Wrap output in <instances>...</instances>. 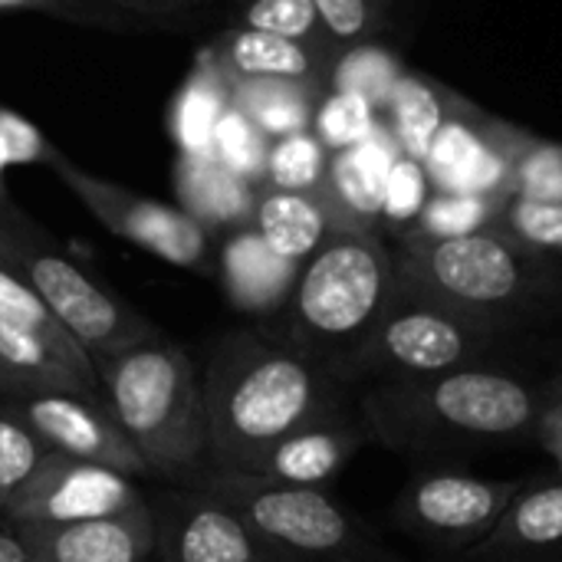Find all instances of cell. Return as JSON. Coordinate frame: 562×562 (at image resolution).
<instances>
[{
  "label": "cell",
  "mask_w": 562,
  "mask_h": 562,
  "mask_svg": "<svg viewBox=\"0 0 562 562\" xmlns=\"http://www.w3.org/2000/svg\"><path fill=\"white\" fill-rule=\"evenodd\" d=\"M392 3L395 0H313L323 30L339 49L375 40L389 26Z\"/></svg>",
  "instance_id": "36"
},
{
  "label": "cell",
  "mask_w": 562,
  "mask_h": 562,
  "mask_svg": "<svg viewBox=\"0 0 562 562\" xmlns=\"http://www.w3.org/2000/svg\"><path fill=\"white\" fill-rule=\"evenodd\" d=\"M402 72H405L402 59L389 46L369 40V43L346 46L336 56L333 72H329V89L356 92L382 112V105H385L389 92L395 89V82L402 79Z\"/></svg>",
  "instance_id": "26"
},
{
  "label": "cell",
  "mask_w": 562,
  "mask_h": 562,
  "mask_svg": "<svg viewBox=\"0 0 562 562\" xmlns=\"http://www.w3.org/2000/svg\"><path fill=\"white\" fill-rule=\"evenodd\" d=\"M510 194L530 201H562V145L524 132V142L514 158Z\"/></svg>",
  "instance_id": "35"
},
{
  "label": "cell",
  "mask_w": 562,
  "mask_h": 562,
  "mask_svg": "<svg viewBox=\"0 0 562 562\" xmlns=\"http://www.w3.org/2000/svg\"><path fill=\"white\" fill-rule=\"evenodd\" d=\"M398 283L510 333L560 290L562 277L550 257L527 250L497 227H484L448 240H405Z\"/></svg>",
  "instance_id": "5"
},
{
  "label": "cell",
  "mask_w": 562,
  "mask_h": 562,
  "mask_svg": "<svg viewBox=\"0 0 562 562\" xmlns=\"http://www.w3.org/2000/svg\"><path fill=\"white\" fill-rule=\"evenodd\" d=\"M231 105V82L211 49H204L171 105V135L181 155L211 151L214 128Z\"/></svg>",
  "instance_id": "24"
},
{
  "label": "cell",
  "mask_w": 562,
  "mask_h": 562,
  "mask_svg": "<svg viewBox=\"0 0 562 562\" xmlns=\"http://www.w3.org/2000/svg\"><path fill=\"white\" fill-rule=\"evenodd\" d=\"M382 112L366 102L356 92H342V89H326L316 102V115H313V135L323 142V148L329 155L346 151L362 145L366 138H372L375 132H382Z\"/></svg>",
  "instance_id": "27"
},
{
  "label": "cell",
  "mask_w": 562,
  "mask_h": 562,
  "mask_svg": "<svg viewBox=\"0 0 562 562\" xmlns=\"http://www.w3.org/2000/svg\"><path fill=\"white\" fill-rule=\"evenodd\" d=\"M211 151L237 178H244L254 188H263L270 138L237 105H227V112L221 115V122L214 128V138H211Z\"/></svg>",
  "instance_id": "31"
},
{
  "label": "cell",
  "mask_w": 562,
  "mask_h": 562,
  "mask_svg": "<svg viewBox=\"0 0 562 562\" xmlns=\"http://www.w3.org/2000/svg\"><path fill=\"white\" fill-rule=\"evenodd\" d=\"M115 7H128V10H142V13H165V10H175V7H184L188 0H112Z\"/></svg>",
  "instance_id": "41"
},
{
  "label": "cell",
  "mask_w": 562,
  "mask_h": 562,
  "mask_svg": "<svg viewBox=\"0 0 562 562\" xmlns=\"http://www.w3.org/2000/svg\"><path fill=\"white\" fill-rule=\"evenodd\" d=\"M49 168L109 234L135 244L138 250H145L165 263L198 270V273L214 270L211 234L181 207H171L165 201L128 191L115 181L95 178L86 168L63 158L59 151L49 161Z\"/></svg>",
  "instance_id": "9"
},
{
  "label": "cell",
  "mask_w": 562,
  "mask_h": 562,
  "mask_svg": "<svg viewBox=\"0 0 562 562\" xmlns=\"http://www.w3.org/2000/svg\"><path fill=\"white\" fill-rule=\"evenodd\" d=\"M240 26L277 33L286 40H300V43H310L316 49L342 53L329 40V33L323 30L313 0H247L240 10Z\"/></svg>",
  "instance_id": "33"
},
{
  "label": "cell",
  "mask_w": 562,
  "mask_h": 562,
  "mask_svg": "<svg viewBox=\"0 0 562 562\" xmlns=\"http://www.w3.org/2000/svg\"><path fill=\"white\" fill-rule=\"evenodd\" d=\"M501 329L461 316L398 283L389 310L342 369V382H412L454 369L497 366Z\"/></svg>",
  "instance_id": "7"
},
{
  "label": "cell",
  "mask_w": 562,
  "mask_h": 562,
  "mask_svg": "<svg viewBox=\"0 0 562 562\" xmlns=\"http://www.w3.org/2000/svg\"><path fill=\"white\" fill-rule=\"evenodd\" d=\"M234 507L260 540L293 562H402L323 487L277 484L257 474L204 471L191 481Z\"/></svg>",
  "instance_id": "6"
},
{
  "label": "cell",
  "mask_w": 562,
  "mask_h": 562,
  "mask_svg": "<svg viewBox=\"0 0 562 562\" xmlns=\"http://www.w3.org/2000/svg\"><path fill=\"white\" fill-rule=\"evenodd\" d=\"M326 89L286 79H240L231 82V105H237L270 142L310 132L316 102Z\"/></svg>",
  "instance_id": "25"
},
{
  "label": "cell",
  "mask_w": 562,
  "mask_h": 562,
  "mask_svg": "<svg viewBox=\"0 0 562 562\" xmlns=\"http://www.w3.org/2000/svg\"><path fill=\"white\" fill-rule=\"evenodd\" d=\"M520 142L524 128L507 125L458 95L425 155V168L435 191L504 201L510 198L514 158Z\"/></svg>",
  "instance_id": "12"
},
{
  "label": "cell",
  "mask_w": 562,
  "mask_h": 562,
  "mask_svg": "<svg viewBox=\"0 0 562 562\" xmlns=\"http://www.w3.org/2000/svg\"><path fill=\"white\" fill-rule=\"evenodd\" d=\"M99 395L148 474L194 481L207 458V412L191 356L161 333L95 366Z\"/></svg>",
  "instance_id": "3"
},
{
  "label": "cell",
  "mask_w": 562,
  "mask_h": 562,
  "mask_svg": "<svg viewBox=\"0 0 562 562\" xmlns=\"http://www.w3.org/2000/svg\"><path fill=\"white\" fill-rule=\"evenodd\" d=\"M553 408L540 382L501 366L372 385L362 402L366 428L405 454L510 445L540 435Z\"/></svg>",
  "instance_id": "2"
},
{
  "label": "cell",
  "mask_w": 562,
  "mask_h": 562,
  "mask_svg": "<svg viewBox=\"0 0 562 562\" xmlns=\"http://www.w3.org/2000/svg\"><path fill=\"white\" fill-rule=\"evenodd\" d=\"M3 267L16 270L40 293L46 310L69 333V339L92 359V366L158 333L135 306H128L109 286L95 283L63 254L33 237L23 217L13 224Z\"/></svg>",
  "instance_id": "8"
},
{
  "label": "cell",
  "mask_w": 562,
  "mask_h": 562,
  "mask_svg": "<svg viewBox=\"0 0 562 562\" xmlns=\"http://www.w3.org/2000/svg\"><path fill=\"white\" fill-rule=\"evenodd\" d=\"M175 191L181 211L191 214L207 234L211 231H240L250 227L260 188L237 178L214 151L181 155L175 165Z\"/></svg>",
  "instance_id": "21"
},
{
  "label": "cell",
  "mask_w": 562,
  "mask_h": 562,
  "mask_svg": "<svg viewBox=\"0 0 562 562\" xmlns=\"http://www.w3.org/2000/svg\"><path fill=\"white\" fill-rule=\"evenodd\" d=\"M56 158V148L40 135V128L33 122H26L23 115L10 112L0 105V214L3 217H16L7 184H3V171L10 165H46Z\"/></svg>",
  "instance_id": "37"
},
{
  "label": "cell",
  "mask_w": 562,
  "mask_h": 562,
  "mask_svg": "<svg viewBox=\"0 0 562 562\" xmlns=\"http://www.w3.org/2000/svg\"><path fill=\"white\" fill-rule=\"evenodd\" d=\"M30 560V550L26 543L20 540V533L13 530V524L0 527V562H26Z\"/></svg>",
  "instance_id": "40"
},
{
  "label": "cell",
  "mask_w": 562,
  "mask_h": 562,
  "mask_svg": "<svg viewBox=\"0 0 562 562\" xmlns=\"http://www.w3.org/2000/svg\"><path fill=\"white\" fill-rule=\"evenodd\" d=\"M3 402L43 441L49 454L105 464L128 477L148 474L145 461L125 441L102 398L79 392H13L3 395Z\"/></svg>",
  "instance_id": "14"
},
{
  "label": "cell",
  "mask_w": 562,
  "mask_h": 562,
  "mask_svg": "<svg viewBox=\"0 0 562 562\" xmlns=\"http://www.w3.org/2000/svg\"><path fill=\"white\" fill-rule=\"evenodd\" d=\"M155 562H293L224 501L201 487L168 491L151 507Z\"/></svg>",
  "instance_id": "13"
},
{
  "label": "cell",
  "mask_w": 562,
  "mask_h": 562,
  "mask_svg": "<svg viewBox=\"0 0 562 562\" xmlns=\"http://www.w3.org/2000/svg\"><path fill=\"white\" fill-rule=\"evenodd\" d=\"M494 227L533 254L562 257V201H530L510 194L501 201Z\"/></svg>",
  "instance_id": "32"
},
{
  "label": "cell",
  "mask_w": 562,
  "mask_h": 562,
  "mask_svg": "<svg viewBox=\"0 0 562 562\" xmlns=\"http://www.w3.org/2000/svg\"><path fill=\"white\" fill-rule=\"evenodd\" d=\"M26 562H43V560H36V557H30V560H26Z\"/></svg>",
  "instance_id": "44"
},
{
  "label": "cell",
  "mask_w": 562,
  "mask_h": 562,
  "mask_svg": "<svg viewBox=\"0 0 562 562\" xmlns=\"http://www.w3.org/2000/svg\"><path fill=\"white\" fill-rule=\"evenodd\" d=\"M501 211V198H481V194H448L435 191L425 214L412 227L405 240H448L464 237L484 227H494ZM402 240V244H405Z\"/></svg>",
  "instance_id": "28"
},
{
  "label": "cell",
  "mask_w": 562,
  "mask_h": 562,
  "mask_svg": "<svg viewBox=\"0 0 562 562\" xmlns=\"http://www.w3.org/2000/svg\"><path fill=\"white\" fill-rule=\"evenodd\" d=\"M0 10H40V13H56L66 20L79 23H119L125 16L122 7L112 0H0Z\"/></svg>",
  "instance_id": "39"
},
{
  "label": "cell",
  "mask_w": 562,
  "mask_h": 562,
  "mask_svg": "<svg viewBox=\"0 0 562 562\" xmlns=\"http://www.w3.org/2000/svg\"><path fill=\"white\" fill-rule=\"evenodd\" d=\"M454 92L428 76L418 72H402V79L395 82V89L389 92L385 105H382V125L392 135L395 148L408 158L425 161L435 135L441 132L451 105H454Z\"/></svg>",
  "instance_id": "23"
},
{
  "label": "cell",
  "mask_w": 562,
  "mask_h": 562,
  "mask_svg": "<svg viewBox=\"0 0 562 562\" xmlns=\"http://www.w3.org/2000/svg\"><path fill=\"white\" fill-rule=\"evenodd\" d=\"M20 221V214L16 217H3L0 214V263H7V250H10V237H13V224Z\"/></svg>",
  "instance_id": "42"
},
{
  "label": "cell",
  "mask_w": 562,
  "mask_h": 562,
  "mask_svg": "<svg viewBox=\"0 0 562 562\" xmlns=\"http://www.w3.org/2000/svg\"><path fill=\"white\" fill-rule=\"evenodd\" d=\"M217 66L224 69L227 82L240 79H286V82H310L329 89V72L339 53L316 49L300 40H286L277 33L234 26L214 46H207Z\"/></svg>",
  "instance_id": "18"
},
{
  "label": "cell",
  "mask_w": 562,
  "mask_h": 562,
  "mask_svg": "<svg viewBox=\"0 0 562 562\" xmlns=\"http://www.w3.org/2000/svg\"><path fill=\"white\" fill-rule=\"evenodd\" d=\"M303 263L273 254L254 227L231 231L221 247V283L227 300L254 316H270L286 306Z\"/></svg>",
  "instance_id": "20"
},
{
  "label": "cell",
  "mask_w": 562,
  "mask_h": 562,
  "mask_svg": "<svg viewBox=\"0 0 562 562\" xmlns=\"http://www.w3.org/2000/svg\"><path fill=\"white\" fill-rule=\"evenodd\" d=\"M250 227L263 237V244L273 254L293 263H306L336 231L333 214L319 191L277 188H260Z\"/></svg>",
  "instance_id": "22"
},
{
  "label": "cell",
  "mask_w": 562,
  "mask_h": 562,
  "mask_svg": "<svg viewBox=\"0 0 562 562\" xmlns=\"http://www.w3.org/2000/svg\"><path fill=\"white\" fill-rule=\"evenodd\" d=\"M557 562H562V560H557Z\"/></svg>",
  "instance_id": "45"
},
{
  "label": "cell",
  "mask_w": 562,
  "mask_h": 562,
  "mask_svg": "<svg viewBox=\"0 0 562 562\" xmlns=\"http://www.w3.org/2000/svg\"><path fill=\"white\" fill-rule=\"evenodd\" d=\"M520 487V481L428 471L402 491L395 504V524L418 540L461 557L497 527Z\"/></svg>",
  "instance_id": "10"
},
{
  "label": "cell",
  "mask_w": 562,
  "mask_h": 562,
  "mask_svg": "<svg viewBox=\"0 0 562 562\" xmlns=\"http://www.w3.org/2000/svg\"><path fill=\"white\" fill-rule=\"evenodd\" d=\"M461 562H557L562 560V477L520 487L497 527Z\"/></svg>",
  "instance_id": "16"
},
{
  "label": "cell",
  "mask_w": 562,
  "mask_h": 562,
  "mask_svg": "<svg viewBox=\"0 0 562 562\" xmlns=\"http://www.w3.org/2000/svg\"><path fill=\"white\" fill-rule=\"evenodd\" d=\"M201 395L211 468L234 474H254L277 441L342 408V382L329 369L250 329L214 346Z\"/></svg>",
  "instance_id": "1"
},
{
  "label": "cell",
  "mask_w": 562,
  "mask_h": 562,
  "mask_svg": "<svg viewBox=\"0 0 562 562\" xmlns=\"http://www.w3.org/2000/svg\"><path fill=\"white\" fill-rule=\"evenodd\" d=\"M329 151L313 132H296L270 142L263 188L277 191H319L326 181Z\"/></svg>",
  "instance_id": "29"
},
{
  "label": "cell",
  "mask_w": 562,
  "mask_h": 562,
  "mask_svg": "<svg viewBox=\"0 0 562 562\" xmlns=\"http://www.w3.org/2000/svg\"><path fill=\"white\" fill-rule=\"evenodd\" d=\"M359 445L362 428H356L339 408L277 441L254 474L293 487H326L352 461Z\"/></svg>",
  "instance_id": "19"
},
{
  "label": "cell",
  "mask_w": 562,
  "mask_h": 562,
  "mask_svg": "<svg viewBox=\"0 0 562 562\" xmlns=\"http://www.w3.org/2000/svg\"><path fill=\"white\" fill-rule=\"evenodd\" d=\"M0 395H10V379H7L3 366H0Z\"/></svg>",
  "instance_id": "43"
},
{
  "label": "cell",
  "mask_w": 562,
  "mask_h": 562,
  "mask_svg": "<svg viewBox=\"0 0 562 562\" xmlns=\"http://www.w3.org/2000/svg\"><path fill=\"white\" fill-rule=\"evenodd\" d=\"M0 313L13 316L16 323L30 326V329H36V333H43L49 342H56V346L66 349V352H82V349L69 339V333L56 323V316L46 310V303L40 300V293H36L16 270H10V267H3V263H0ZM82 356H86V352H82Z\"/></svg>",
  "instance_id": "38"
},
{
  "label": "cell",
  "mask_w": 562,
  "mask_h": 562,
  "mask_svg": "<svg viewBox=\"0 0 562 562\" xmlns=\"http://www.w3.org/2000/svg\"><path fill=\"white\" fill-rule=\"evenodd\" d=\"M142 507H148V501L135 477L105 464L49 454L0 507V517L7 524H79L122 517Z\"/></svg>",
  "instance_id": "11"
},
{
  "label": "cell",
  "mask_w": 562,
  "mask_h": 562,
  "mask_svg": "<svg viewBox=\"0 0 562 562\" xmlns=\"http://www.w3.org/2000/svg\"><path fill=\"white\" fill-rule=\"evenodd\" d=\"M435 194V184L428 178L425 161L408 158V155H395L389 178H385V198H382V224L379 231H392L398 234V240H405L412 234V227L418 224V217L425 214L428 201Z\"/></svg>",
  "instance_id": "30"
},
{
  "label": "cell",
  "mask_w": 562,
  "mask_h": 562,
  "mask_svg": "<svg viewBox=\"0 0 562 562\" xmlns=\"http://www.w3.org/2000/svg\"><path fill=\"white\" fill-rule=\"evenodd\" d=\"M30 557L43 562H155L151 504L122 517L79 524H13Z\"/></svg>",
  "instance_id": "15"
},
{
  "label": "cell",
  "mask_w": 562,
  "mask_h": 562,
  "mask_svg": "<svg viewBox=\"0 0 562 562\" xmlns=\"http://www.w3.org/2000/svg\"><path fill=\"white\" fill-rule=\"evenodd\" d=\"M49 458L43 441L13 415L0 395V507L33 477V471Z\"/></svg>",
  "instance_id": "34"
},
{
  "label": "cell",
  "mask_w": 562,
  "mask_h": 562,
  "mask_svg": "<svg viewBox=\"0 0 562 562\" xmlns=\"http://www.w3.org/2000/svg\"><path fill=\"white\" fill-rule=\"evenodd\" d=\"M398 290V254L379 231H333L300 267L277 336L342 382L346 362L375 329Z\"/></svg>",
  "instance_id": "4"
},
{
  "label": "cell",
  "mask_w": 562,
  "mask_h": 562,
  "mask_svg": "<svg viewBox=\"0 0 562 562\" xmlns=\"http://www.w3.org/2000/svg\"><path fill=\"white\" fill-rule=\"evenodd\" d=\"M395 155L398 148L385 128L356 148L329 155V168L319 194L333 214L336 231H379L385 178Z\"/></svg>",
  "instance_id": "17"
}]
</instances>
